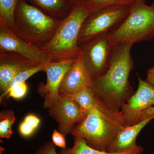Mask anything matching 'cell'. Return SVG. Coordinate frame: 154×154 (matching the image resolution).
Returning <instances> with one entry per match:
<instances>
[{
  "label": "cell",
  "mask_w": 154,
  "mask_h": 154,
  "mask_svg": "<svg viewBox=\"0 0 154 154\" xmlns=\"http://www.w3.org/2000/svg\"><path fill=\"white\" fill-rule=\"evenodd\" d=\"M132 45L113 46L107 70L92 82L91 88L95 96L114 112H120L122 105L134 93L128 80L134 63L131 55Z\"/></svg>",
  "instance_id": "obj_1"
},
{
  "label": "cell",
  "mask_w": 154,
  "mask_h": 154,
  "mask_svg": "<svg viewBox=\"0 0 154 154\" xmlns=\"http://www.w3.org/2000/svg\"><path fill=\"white\" fill-rule=\"evenodd\" d=\"M124 127L121 112L110 110L98 99L95 107L71 133L85 139L92 147L107 151L117 133Z\"/></svg>",
  "instance_id": "obj_2"
},
{
  "label": "cell",
  "mask_w": 154,
  "mask_h": 154,
  "mask_svg": "<svg viewBox=\"0 0 154 154\" xmlns=\"http://www.w3.org/2000/svg\"><path fill=\"white\" fill-rule=\"evenodd\" d=\"M93 12L86 1L74 3L69 14L62 19L53 37L40 48L51 56L54 61L74 59L82 51L78 43L81 28Z\"/></svg>",
  "instance_id": "obj_3"
},
{
  "label": "cell",
  "mask_w": 154,
  "mask_h": 154,
  "mask_svg": "<svg viewBox=\"0 0 154 154\" xmlns=\"http://www.w3.org/2000/svg\"><path fill=\"white\" fill-rule=\"evenodd\" d=\"M61 20L47 15L25 0H19L14 32L24 41L40 47L53 37Z\"/></svg>",
  "instance_id": "obj_4"
},
{
  "label": "cell",
  "mask_w": 154,
  "mask_h": 154,
  "mask_svg": "<svg viewBox=\"0 0 154 154\" xmlns=\"http://www.w3.org/2000/svg\"><path fill=\"white\" fill-rule=\"evenodd\" d=\"M112 46L149 41L154 36V2L145 1L132 6L125 20L115 30L108 33Z\"/></svg>",
  "instance_id": "obj_5"
},
{
  "label": "cell",
  "mask_w": 154,
  "mask_h": 154,
  "mask_svg": "<svg viewBox=\"0 0 154 154\" xmlns=\"http://www.w3.org/2000/svg\"><path fill=\"white\" fill-rule=\"evenodd\" d=\"M132 7L112 6L93 12L83 23L78 38L81 46L118 28L128 17Z\"/></svg>",
  "instance_id": "obj_6"
},
{
  "label": "cell",
  "mask_w": 154,
  "mask_h": 154,
  "mask_svg": "<svg viewBox=\"0 0 154 154\" xmlns=\"http://www.w3.org/2000/svg\"><path fill=\"white\" fill-rule=\"evenodd\" d=\"M81 47L84 62L92 79L104 74L109 66L113 47L108 33L98 36Z\"/></svg>",
  "instance_id": "obj_7"
},
{
  "label": "cell",
  "mask_w": 154,
  "mask_h": 154,
  "mask_svg": "<svg viewBox=\"0 0 154 154\" xmlns=\"http://www.w3.org/2000/svg\"><path fill=\"white\" fill-rule=\"evenodd\" d=\"M0 51L17 54L38 65L54 61L51 56L41 48L24 41L13 30L3 25H0Z\"/></svg>",
  "instance_id": "obj_8"
},
{
  "label": "cell",
  "mask_w": 154,
  "mask_h": 154,
  "mask_svg": "<svg viewBox=\"0 0 154 154\" xmlns=\"http://www.w3.org/2000/svg\"><path fill=\"white\" fill-rule=\"evenodd\" d=\"M137 90L122 106L125 127L131 126L141 121L142 112L148 107L154 106V87L137 75Z\"/></svg>",
  "instance_id": "obj_9"
},
{
  "label": "cell",
  "mask_w": 154,
  "mask_h": 154,
  "mask_svg": "<svg viewBox=\"0 0 154 154\" xmlns=\"http://www.w3.org/2000/svg\"><path fill=\"white\" fill-rule=\"evenodd\" d=\"M73 60L53 61L48 64L45 71L47 75L46 84H42L38 88V92L45 99V108L52 109L57 103L61 82Z\"/></svg>",
  "instance_id": "obj_10"
},
{
  "label": "cell",
  "mask_w": 154,
  "mask_h": 154,
  "mask_svg": "<svg viewBox=\"0 0 154 154\" xmlns=\"http://www.w3.org/2000/svg\"><path fill=\"white\" fill-rule=\"evenodd\" d=\"M59 94L57 103L49 109V113L58 122L60 132L66 135L71 132L76 124L81 122L87 113L70 96Z\"/></svg>",
  "instance_id": "obj_11"
},
{
  "label": "cell",
  "mask_w": 154,
  "mask_h": 154,
  "mask_svg": "<svg viewBox=\"0 0 154 154\" xmlns=\"http://www.w3.org/2000/svg\"><path fill=\"white\" fill-rule=\"evenodd\" d=\"M92 82L84 62L82 49L64 76L60 86L59 94L71 96L85 88H91Z\"/></svg>",
  "instance_id": "obj_12"
},
{
  "label": "cell",
  "mask_w": 154,
  "mask_h": 154,
  "mask_svg": "<svg viewBox=\"0 0 154 154\" xmlns=\"http://www.w3.org/2000/svg\"><path fill=\"white\" fill-rule=\"evenodd\" d=\"M36 66L38 65L17 54L0 51V87L3 94L17 75Z\"/></svg>",
  "instance_id": "obj_13"
},
{
  "label": "cell",
  "mask_w": 154,
  "mask_h": 154,
  "mask_svg": "<svg viewBox=\"0 0 154 154\" xmlns=\"http://www.w3.org/2000/svg\"><path fill=\"white\" fill-rule=\"evenodd\" d=\"M154 118V114L137 124L125 127L119 130L113 142L107 149V152L122 153L138 151H143V148L137 145V137L141 131Z\"/></svg>",
  "instance_id": "obj_14"
},
{
  "label": "cell",
  "mask_w": 154,
  "mask_h": 154,
  "mask_svg": "<svg viewBox=\"0 0 154 154\" xmlns=\"http://www.w3.org/2000/svg\"><path fill=\"white\" fill-rule=\"evenodd\" d=\"M45 14L57 19H64L72 6L71 0H25Z\"/></svg>",
  "instance_id": "obj_15"
},
{
  "label": "cell",
  "mask_w": 154,
  "mask_h": 154,
  "mask_svg": "<svg viewBox=\"0 0 154 154\" xmlns=\"http://www.w3.org/2000/svg\"><path fill=\"white\" fill-rule=\"evenodd\" d=\"M74 137V143L72 147L63 149L59 154H141L143 152L138 151L122 153H114L99 150L89 146L83 138Z\"/></svg>",
  "instance_id": "obj_16"
},
{
  "label": "cell",
  "mask_w": 154,
  "mask_h": 154,
  "mask_svg": "<svg viewBox=\"0 0 154 154\" xmlns=\"http://www.w3.org/2000/svg\"><path fill=\"white\" fill-rule=\"evenodd\" d=\"M19 0H0V25L15 32V13Z\"/></svg>",
  "instance_id": "obj_17"
},
{
  "label": "cell",
  "mask_w": 154,
  "mask_h": 154,
  "mask_svg": "<svg viewBox=\"0 0 154 154\" xmlns=\"http://www.w3.org/2000/svg\"><path fill=\"white\" fill-rule=\"evenodd\" d=\"M69 96L87 114L96 106L98 99L91 88H85Z\"/></svg>",
  "instance_id": "obj_18"
},
{
  "label": "cell",
  "mask_w": 154,
  "mask_h": 154,
  "mask_svg": "<svg viewBox=\"0 0 154 154\" xmlns=\"http://www.w3.org/2000/svg\"><path fill=\"white\" fill-rule=\"evenodd\" d=\"M12 110L3 111L0 115V137L9 139L13 134L12 125L16 120Z\"/></svg>",
  "instance_id": "obj_19"
},
{
  "label": "cell",
  "mask_w": 154,
  "mask_h": 154,
  "mask_svg": "<svg viewBox=\"0 0 154 154\" xmlns=\"http://www.w3.org/2000/svg\"><path fill=\"white\" fill-rule=\"evenodd\" d=\"M88 2L94 12L112 6H132L145 0H84Z\"/></svg>",
  "instance_id": "obj_20"
},
{
  "label": "cell",
  "mask_w": 154,
  "mask_h": 154,
  "mask_svg": "<svg viewBox=\"0 0 154 154\" xmlns=\"http://www.w3.org/2000/svg\"><path fill=\"white\" fill-rule=\"evenodd\" d=\"M49 64L36 66L26 70L24 71L21 72L12 80L8 87L7 91L9 90L14 85L17 83L25 82L26 80L28 79L29 78L36 74V73L42 71L45 72Z\"/></svg>",
  "instance_id": "obj_21"
},
{
  "label": "cell",
  "mask_w": 154,
  "mask_h": 154,
  "mask_svg": "<svg viewBox=\"0 0 154 154\" xmlns=\"http://www.w3.org/2000/svg\"><path fill=\"white\" fill-rule=\"evenodd\" d=\"M27 90L28 86L26 83H17L2 94L0 100L2 101L4 97L7 95H8L9 97H12L15 99H22L26 95Z\"/></svg>",
  "instance_id": "obj_22"
},
{
  "label": "cell",
  "mask_w": 154,
  "mask_h": 154,
  "mask_svg": "<svg viewBox=\"0 0 154 154\" xmlns=\"http://www.w3.org/2000/svg\"><path fill=\"white\" fill-rule=\"evenodd\" d=\"M53 143L54 145L63 149L66 148V141L64 135L54 130L52 135Z\"/></svg>",
  "instance_id": "obj_23"
},
{
  "label": "cell",
  "mask_w": 154,
  "mask_h": 154,
  "mask_svg": "<svg viewBox=\"0 0 154 154\" xmlns=\"http://www.w3.org/2000/svg\"><path fill=\"white\" fill-rule=\"evenodd\" d=\"M35 130L33 127L24 120L19 125V132L24 137H29L33 134Z\"/></svg>",
  "instance_id": "obj_24"
},
{
  "label": "cell",
  "mask_w": 154,
  "mask_h": 154,
  "mask_svg": "<svg viewBox=\"0 0 154 154\" xmlns=\"http://www.w3.org/2000/svg\"><path fill=\"white\" fill-rule=\"evenodd\" d=\"M35 154H57L55 150L54 144L51 142H48L44 146L38 149Z\"/></svg>",
  "instance_id": "obj_25"
},
{
  "label": "cell",
  "mask_w": 154,
  "mask_h": 154,
  "mask_svg": "<svg viewBox=\"0 0 154 154\" xmlns=\"http://www.w3.org/2000/svg\"><path fill=\"white\" fill-rule=\"evenodd\" d=\"M24 120L30 124L35 130L38 127L40 122V119L33 114H28L26 116Z\"/></svg>",
  "instance_id": "obj_26"
},
{
  "label": "cell",
  "mask_w": 154,
  "mask_h": 154,
  "mask_svg": "<svg viewBox=\"0 0 154 154\" xmlns=\"http://www.w3.org/2000/svg\"><path fill=\"white\" fill-rule=\"evenodd\" d=\"M146 81L154 87V66L149 69L147 71Z\"/></svg>",
  "instance_id": "obj_27"
},
{
  "label": "cell",
  "mask_w": 154,
  "mask_h": 154,
  "mask_svg": "<svg viewBox=\"0 0 154 154\" xmlns=\"http://www.w3.org/2000/svg\"><path fill=\"white\" fill-rule=\"evenodd\" d=\"M154 114V106L148 107L142 112L141 115V120L149 117Z\"/></svg>",
  "instance_id": "obj_28"
},
{
  "label": "cell",
  "mask_w": 154,
  "mask_h": 154,
  "mask_svg": "<svg viewBox=\"0 0 154 154\" xmlns=\"http://www.w3.org/2000/svg\"><path fill=\"white\" fill-rule=\"evenodd\" d=\"M83 1V0H71L72 2L73 3V4H74V3L78 2H81V1Z\"/></svg>",
  "instance_id": "obj_29"
}]
</instances>
